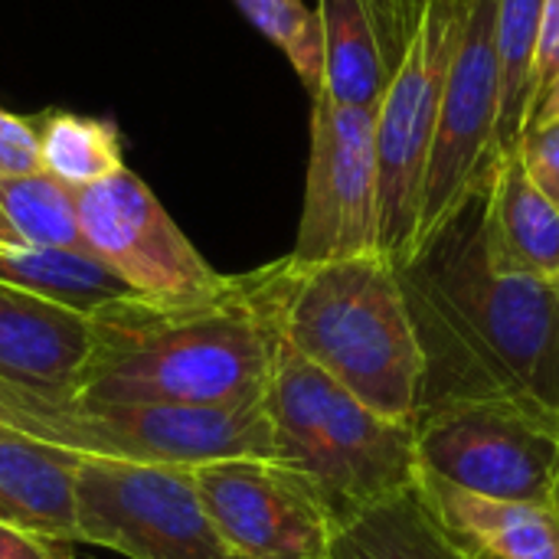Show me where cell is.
Masks as SVG:
<instances>
[{
  "mask_svg": "<svg viewBox=\"0 0 559 559\" xmlns=\"http://www.w3.org/2000/svg\"><path fill=\"white\" fill-rule=\"evenodd\" d=\"M400 282L426 360L419 409L514 396L559 413V278L488 262L481 193L423 246Z\"/></svg>",
  "mask_w": 559,
  "mask_h": 559,
  "instance_id": "1",
  "label": "cell"
},
{
  "mask_svg": "<svg viewBox=\"0 0 559 559\" xmlns=\"http://www.w3.org/2000/svg\"><path fill=\"white\" fill-rule=\"evenodd\" d=\"M275 328L259 275L210 298L128 295L92 311V354L72 386L85 400L236 409L265 403Z\"/></svg>",
  "mask_w": 559,
  "mask_h": 559,
  "instance_id": "2",
  "label": "cell"
},
{
  "mask_svg": "<svg viewBox=\"0 0 559 559\" xmlns=\"http://www.w3.org/2000/svg\"><path fill=\"white\" fill-rule=\"evenodd\" d=\"M275 334L360 403L416 423L426 360L400 272L383 255L255 269Z\"/></svg>",
  "mask_w": 559,
  "mask_h": 559,
  "instance_id": "3",
  "label": "cell"
},
{
  "mask_svg": "<svg viewBox=\"0 0 559 559\" xmlns=\"http://www.w3.org/2000/svg\"><path fill=\"white\" fill-rule=\"evenodd\" d=\"M265 409L275 429V459L321 488L337 527L416 488L413 423L380 416L278 334Z\"/></svg>",
  "mask_w": 559,
  "mask_h": 559,
  "instance_id": "4",
  "label": "cell"
},
{
  "mask_svg": "<svg viewBox=\"0 0 559 559\" xmlns=\"http://www.w3.org/2000/svg\"><path fill=\"white\" fill-rule=\"evenodd\" d=\"M0 423L82 459L183 468L226 459H275L265 403L236 409L111 403L0 380Z\"/></svg>",
  "mask_w": 559,
  "mask_h": 559,
  "instance_id": "5",
  "label": "cell"
},
{
  "mask_svg": "<svg viewBox=\"0 0 559 559\" xmlns=\"http://www.w3.org/2000/svg\"><path fill=\"white\" fill-rule=\"evenodd\" d=\"M419 468L465 491L554 504L559 475V413L514 396L442 400L416 423Z\"/></svg>",
  "mask_w": 559,
  "mask_h": 559,
  "instance_id": "6",
  "label": "cell"
},
{
  "mask_svg": "<svg viewBox=\"0 0 559 559\" xmlns=\"http://www.w3.org/2000/svg\"><path fill=\"white\" fill-rule=\"evenodd\" d=\"M462 0H429L419 33L396 66L377 108L380 167V252L403 272L419 252L426 177L432 164L449 59Z\"/></svg>",
  "mask_w": 559,
  "mask_h": 559,
  "instance_id": "7",
  "label": "cell"
},
{
  "mask_svg": "<svg viewBox=\"0 0 559 559\" xmlns=\"http://www.w3.org/2000/svg\"><path fill=\"white\" fill-rule=\"evenodd\" d=\"M75 544L128 559H226L193 468L118 459L75 462L72 481Z\"/></svg>",
  "mask_w": 559,
  "mask_h": 559,
  "instance_id": "8",
  "label": "cell"
},
{
  "mask_svg": "<svg viewBox=\"0 0 559 559\" xmlns=\"http://www.w3.org/2000/svg\"><path fill=\"white\" fill-rule=\"evenodd\" d=\"M498 111H501L498 0H462L455 49L442 88L432 164L426 177L419 252L478 193H485L491 170L501 157Z\"/></svg>",
  "mask_w": 559,
  "mask_h": 559,
  "instance_id": "9",
  "label": "cell"
},
{
  "mask_svg": "<svg viewBox=\"0 0 559 559\" xmlns=\"http://www.w3.org/2000/svg\"><path fill=\"white\" fill-rule=\"evenodd\" d=\"M380 252L377 111L311 98V154L295 249L298 265Z\"/></svg>",
  "mask_w": 559,
  "mask_h": 559,
  "instance_id": "10",
  "label": "cell"
},
{
  "mask_svg": "<svg viewBox=\"0 0 559 559\" xmlns=\"http://www.w3.org/2000/svg\"><path fill=\"white\" fill-rule=\"evenodd\" d=\"M79 197L88 252L144 298H210L233 275L216 272L134 170H118Z\"/></svg>",
  "mask_w": 559,
  "mask_h": 559,
  "instance_id": "11",
  "label": "cell"
},
{
  "mask_svg": "<svg viewBox=\"0 0 559 559\" xmlns=\"http://www.w3.org/2000/svg\"><path fill=\"white\" fill-rule=\"evenodd\" d=\"M193 475L233 557L331 559L337 518L305 472L278 459H226Z\"/></svg>",
  "mask_w": 559,
  "mask_h": 559,
  "instance_id": "12",
  "label": "cell"
},
{
  "mask_svg": "<svg viewBox=\"0 0 559 559\" xmlns=\"http://www.w3.org/2000/svg\"><path fill=\"white\" fill-rule=\"evenodd\" d=\"M413 495L445 540L468 559H559L554 504L475 495L423 468Z\"/></svg>",
  "mask_w": 559,
  "mask_h": 559,
  "instance_id": "13",
  "label": "cell"
},
{
  "mask_svg": "<svg viewBox=\"0 0 559 559\" xmlns=\"http://www.w3.org/2000/svg\"><path fill=\"white\" fill-rule=\"evenodd\" d=\"M92 354V314L0 282V380L72 393Z\"/></svg>",
  "mask_w": 559,
  "mask_h": 559,
  "instance_id": "14",
  "label": "cell"
},
{
  "mask_svg": "<svg viewBox=\"0 0 559 559\" xmlns=\"http://www.w3.org/2000/svg\"><path fill=\"white\" fill-rule=\"evenodd\" d=\"M481 233L498 272L559 278V206L537 190L518 147L498 157L481 193Z\"/></svg>",
  "mask_w": 559,
  "mask_h": 559,
  "instance_id": "15",
  "label": "cell"
},
{
  "mask_svg": "<svg viewBox=\"0 0 559 559\" xmlns=\"http://www.w3.org/2000/svg\"><path fill=\"white\" fill-rule=\"evenodd\" d=\"M79 455L0 423V521L75 544L72 481Z\"/></svg>",
  "mask_w": 559,
  "mask_h": 559,
  "instance_id": "16",
  "label": "cell"
},
{
  "mask_svg": "<svg viewBox=\"0 0 559 559\" xmlns=\"http://www.w3.org/2000/svg\"><path fill=\"white\" fill-rule=\"evenodd\" d=\"M324 36V88L334 105L377 111L393 79L364 0H318Z\"/></svg>",
  "mask_w": 559,
  "mask_h": 559,
  "instance_id": "17",
  "label": "cell"
},
{
  "mask_svg": "<svg viewBox=\"0 0 559 559\" xmlns=\"http://www.w3.org/2000/svg\"><path fill=\"white\" fill-rule=\"evenodd\" d=\"M0 282L85 314L138 295L95 255L33 242H0Z\"/></svg>",
  "mask_w": 559,
  "mask_h": 559,
  "instance_id": "18",
  "label": "cell"
},
{
  "mask_svg": "<svg viewBox=\"0 0 559 559\" xmlns=\"http://www.w3.org/2000/svg\"><path fill=\"white\" fill-rule=\"evenodd\" d=\"M331 559H468L432 524L413 491L390 498L334 534Z\"/></svg>",
  "mask_w": 559,
  "mask_h": 559,
  "instance_id": "19",
  "label": "cell"
},
{
  "mask_svg": "<svg viewBox=\"0 0 559 559\" xmlns=\"http://www.w3.org/2000/svg\"><path fill=\"white\" fill-rule=\"evenodd\" d=\"M544 7L547 0H498V154L518 147L534 118V69L544 33Z\"/></svg>",
  "mask_w": 559,
  "mask_h": 559,
  "instance_id": "20",
  "label": "cell"
},
{
  "mask_svg": "<svg viewBox=\"0 0 559 559\" xmlns=\"http://www.w3.org/2000/svg\"><path fill=\"white\" fill-rule=\"evenodd\" d=\"M43 170L72 190H85L98 180L124 170L121 131L108 118H88L75 111L36 115Z\"/></svg>",
  "mask_w": 559,
  "mask_h": 559,
  "instance_id": "21",
  "label": "cell"
},
{
  "mask_svg": "<svg viewBox=\"0 0 559 559\" xmlns=\"http://www.w3.org/2000/svg\"><path fill=\"white\" fill-rule=\"evenodd\" d=\"M0 206L23 242L88 252L79 219V197L52 174L36 170L26 177L0 180Z\"/></svg>",
  "mask_w": 559,
  "mask_h": 559,
  "instance_id": "22",
  "label": "cell"
},
{
  "mask_svg": "<svg viewBox=\"0 0 559 559\" xmlns=\"http://www.w3.org/2000/svg\"><path fill=\"white\" fill-rule=\"evenodd\" d=\"M242 16L282 49L311 98L324 88V36L321 16L305 0H233Z\"/></svg>",
  "mask_w": 559,
  "mask_h": 559,
  "instance_id": "23",
  "label": "cell"
},
{
  "mask_svg": "<svg viewBox=\"0 0 559 559\" xmlns=\"http://www.w3.org/2000/svg\"><path fill=\"white\" fill-rule=\"evenodd\" d=\"M426 7H429V0H364V10L373 23V33L386 56L390 72H396L413 36L419 33Z\"/></svg>",
  "mask_w": 559,
  "mask_h": 559,
  "instance_id": "24",
  "label": "cell"
},
{
  "mask_svg": "<svg viewBox=\"0 0 559 559\" xmlns=\"http://www.w3.org/2000/svg\"><path fill=\"white\" fill-rule=\"evenodd\" d=\"M43 170L36 118H23L0 108V180Z\"/></svg>",
  "mask_w": 559,
  "mask_h": 559,
  "instance_id": "25",
  "label": "cell"
},
{
  "mask_svg": "<svg viewBox=\"0 0 559 559\" xmlns=\"http://www.w3.org/2000/svg\"><path fill=\"white\" fill-rule=\"evenodd\" d=\"M518 151L537 190L559 206V124L527 128Z\"/></svg>",
  "mask_w": 559,
  "mask_h": 559,
  "instance_id": "26",
  "label": "cell"
},
{
  "mask_svg": "<svg viewBox=\"0 0 559 559\" xmlns=\"http://www.w3.org/2000/svg\"><path fill=\"white\" fill-rule=\"evenodd\" d=\"M0 559H75L69 540L43 537L0 521Z\"/></svg>",
  "mask_w": 559,
  "mask_h": 559,
  "instance_id": "27",
  "label": "cell"
},
{
  "mask_svg": "<svg viewBox=\"0 0 559 559\" xmlns=\"http://www.w3.org/2000/svg\"><path fill=\"white\" fill-rule=\"evenodd\" d=\"M559 69V0H547L544 7V33H540V49H537V69H534V108L550 85V79Z\"/></svg>",
  "mask_w": 559,
  "mask_h": 559,
  "instance_id": "28",
  "label": "cell"
},
{
  "mask_svg": "<svg viewBox=\"0 0 559 559\" xmlns=\"http://www.w3.org/2000/svg\"><path fill=\"white\" fill-rule=\"evenodd\" d=\"M547 124H559V69L550 79V85L544 88V95L534 108V118H531V128H547Z\"/></svg>",
  "mask_w": 559,
  "mask_h": 559,
  "instance_id": "29",
  "label": "cell"
},
{
  "mask_svg": "<svg viewBox=\"0 0 559 559\" xmlns=\"http://www.w3.org/2000/svg\"><path fill=\"white\" fill-rule=\"evenodd\" d=\"M0 242H23V239L16 236V229H13V223L7 219L3 206H0Z\"/></svg>",
  "mask_w": 559,
  "mask_h": 559,
  "instance_id": "30",
  "label": "cell"
},
{
  "mask_svg": "<svg viewBox=\"0 0 559 559\" xmlns=\"http://www.w3.org/2000/svg\"><path fill=\"white\" fill-rule=\"evenodd\" d=\"M554 508L559 511V475H557V485H554Z\"/></svg>",
  "mask_w": 559,
  "mask_h": 559,
  "instance_id": "31",
  "label": "cell"
},
{
  "mask_svg": "<svg viewBox=\"0 0 559 559\" xmlns=\"http://www.w3.org/2000/svg\"><path fill=\"white\" fill-rule=\"evenodd\" d=\"M226 559H246V557H233V554H229V557H226Z\"/></svg>",
  "mask_w": 559,
  "mask_h": 559,
  "instance_id": "32",
  "label": "cell"
}]
</instances>
